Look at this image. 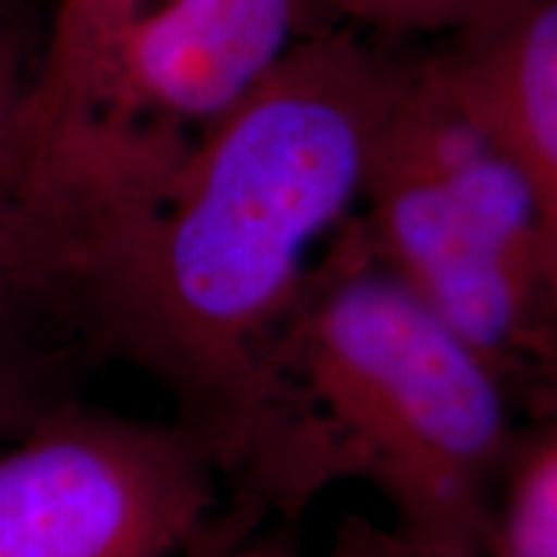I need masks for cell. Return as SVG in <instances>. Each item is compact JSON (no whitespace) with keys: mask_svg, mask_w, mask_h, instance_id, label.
<instances>
[{"mask_svg":"<svg viewBox=\"0 0 557 557\" xmlns=\"http://www.w3.org/2000/svg\"><path fill=\"white\" fill-rule=\"evenodd\" d=\"M357 222L513 406L557 413V209L451 99L426 50L374 143Z\"/></svg>","mask_w":557,"mask_h":557,"instance_id":"cell-3","label":"cell"},{"mask_svg":"<svg viewBox=\"0 0 557 557\" xmlns=\"http://www.w3.org/2000/svg\"><path fill=\"white\" fill-rule=\"evenodd\" d=\"M426 54L451 99L557 209V0H475Z\"/></svg>","mask_w":557,"mask_h":557,"instance_id":"cell-6","label":"cell"},{"mask_svg":"<svg viewBox=\"0 0 557 557\" xmlns=\"http://www.w3.org/2000/svg\"><path fill=\"white\" fill-rule=\"evenodd\" d=\"M341 26L389 45L438 37L455 26L475 0H320Z\"/></svg>","mask_w":557,"mask_h":557,"instance_id":"cell-10","label":"cell"},{"mask_svg":"<svg viewBox=\"0 0 557 557\" xmlns=\"http://www.w3.org/2000/svg\"><path fill=\"white\" fill-rule=\"evenodd\" d=\"M222 485L176 421L65 395L0 447V557H194L220 529Z\"/></svg>","mask_w":557,"mask_h":557,"instance_id":"cell-5","label":"cell"},{"mask_svg":"<svg viewBox=\"0 0 557 557\" xmlns=\"http://www.w3.org/2000/svg\"><path fill=\"white\" fill-rule=\"evenodd\" d=\"M416 50L312 29L52 276L41 344L122 359L233 478L305 278L357 214Z\"/></svg>","mask_w":557,"mask_h":557,"instance_id":"cell-1","label":"cell"},{"mask_svg":"<svg viewBox=\"0 0 557 557\" xmlns=\"http://www.w3.org/2000/svg\"><path fill=\"white\" fill-rule=\"evenodd\" d=\"M323 557H447L434 549L418 545L395 527L380 521L346 513L333 529L331 545Z\"/></svg>","mask_w":557,"mask_h":557,"instance_id":"cell-11","label":"cell"},{"mask_svg":"<svg viewBox=\"0 0 557 557\" xmlns=\"http://www.w3.org/2000/svg\"><path fill=\"white\" fill-rule=\"evenodd\" d=\"M34 60L37 58H29L18 32L0 13V176L11 152L21 103L29 90Z\"/></svg>","mask_w":557,"mask_h":557,"instance_id":"cell-12","label":"cell"},{"mask_svg":"<svg viewBox=\"0 0 557 557\" xmlns=\"http://www.w3.org/2000/svg\"><path fill=\"white\" fill-rule=\"evenodd\" d=\"M312 0H156L111 39L78 111L18 135L101 197H145L194 137L274 73Z\"/></svg>","mask_w":557,"mask_h":557,"instance_id":"cell-4","label":"cell"},{"mask_svg":"<svg viewBox=\"0 0 557 557\" xmlns=\"http://www.w3.org/2000/svg\"><path fill=\"white\" fill-rule=\"evenodd\" d=\"M480 557H557V416L517 429L493 491Z\"/></svg>","mask_w":557,"mask_h":557,"instance_id":"cell-8","label":"cell"},{"mask_svg":"<svg viewBox=\"0 0 557 557\" xmlns=\"http://www.w3.org/2000/svg\"><path fill=\"white\" fill-rule=\"evenodd\" d=\"M70 354L0 348V447L65 398Z\"/></svg>","mask_w":557,"mask_h":557,"instance_id":"cell-9","label":"cell"},{"mask_svg":"<svg viewBox=\"0 0 557 557\" xmlns=\"http://www.w3.org/2000/svg\"><path fill=\"white\" fill-rule=\"evenodd\" d=\"M513 408L496 372L372 253L354 214L278 333L225 517L246 529L261 513L297 519L333 483L359 480L406 537L480 557Z\"/></svg>","mask_w":557,"mask_h":557,"instance_id":"cell-2","label":"cell"},{"mask_svg":"<svg viewBox=\"0 0 557 557\" xmlns=\"http://www.w3.org/2000/svg\"><path fill=\"white\" fill-rule=\"evenodd\" d=\"M150 3L156 0H58L34 60L18 129L45 132L65 124L78 111L111 39Z\"/></svg>","mask_w":557,"mask_h":557,"instance_id":"cell-7","label":"cell"},{"mask_svg":"<svg viewBox=\"0 0 557 557\" xmlns=\"http://www.w3.org/2000/svg\"><path fill=\"white\" fill-rule=\"evenodd\" d=\"M194 557H295V553L289 545L278 542V537L259 542L235 534V537H214Z\"/></svg>","mask_w":557,"mask_h":557,"instance_id":"cell-13","label":"cell"}]
</instances>
